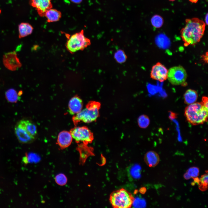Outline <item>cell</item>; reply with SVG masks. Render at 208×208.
Listing matches in <instances>:
<instances>
[{"instance_id":"4dcf8cb0","label":"cell","mask_w":208,"mask_h":208,"mask_svg":"<svg viewBox=\"0 0 208 208\" xmlns=\"http://www.w3.org/2000/svg\"><path fill=\"white\" fill-rule=\"evenodd\" d=\"M208 13H207L205 16V23H206V24L207 25H208Z\"/></svg>"},{"instance_id":"4fadbf2b","label":"cell","mask_w":208,"mask_h":208,"mask_svg":"<svg viewBox=\"0 0 208 208\" xmlns=\"http://www.w3.org/2000/svg\"><path fill=\"white\" fill-rule=\"evenodd\" d=\"M73 138L70 132L63 131L58 134L57 143L62 149L65 148L71 144Z\"/></svg>"},{"instance_id":"44dd1931","label":"cell","mask_w":208,"mask_h":208,"mask_svg":"<svg viewBox=\"0 0 208 208\" xmlns=\"http://www.w3.org/2000/svg\"><path fill=\"white\" fill-rule=\"evenodd\" d=\"M208 173L207 171L205 174L201 176L199 179L198 184L199 189L202 191H205L208 189Z\"/></svg>"},{"instance_id":"ba28073f","label":"cell","mask_w":208,"mask_h":208,"mask_svg":"<svg viewBox=\"0 0 208 208\" xmlns=\"http://www.w3.org/2000/svg\"><path fill=\"white\" fill-rule=\"evenodd\" d=\"M3 62L5 67L11 71L16 70L22 66L16 52L14 51L5 54Z\"/></svg>"},{"instance_id":"52a82bcc","label":"cell","mask_w":208,"mask_h":208,"mask_svg":"<svg viewBox=\"0 0 208 208\" xmlns=\"http://www.w3.org/2000/svg\"><path fill=\"white\" fill-rule=\"evenodd\" d=\"M70 132L72 138L77 143L81 142L87 145L91 143L94 139L93 133L86 126L74 127Z\"/></svg>"},{"instance_id":"d4e9b609","label":"cell","mask_w":208,"mask_h":208,"mask_svg":"<svg viewBox=\"0 0 208 208\" xmlns=\"http://www.w3.org/2000/svg\"><path fill=\"white\" fill-rule=\"evenodd\" d=\"M55 180L57 184L61 186L65 185L67 182L66 177L64 174L61 173L59 174L55 177Z\"/></svg>"},{"instance_id":"7c38bea8","label":"cell","mask_w":208,"mask_h":208,"mask_svg":"<svg viewBox=\"0 0 208 208\" xmlns=\"http://www.w3.org/2000/svg\"><path fill=\"white\" fill-rule=\"evenodd\" d=\"M83 103L81 98L75 95L70 100L68 105L69 112L70 114L75 115L82 109Z\"/></svg>"},{"instance_id":"ac0fdd59","label":"cell","mask_w":208,"mask_h":208,"mask_svg":"<svg viewBox=\"0 0 208 208\" xmlns=\"http://www.w3.org/2000/svg\"><path fill=\"white\" fill-rule=\"evenodd\" d=\"M198 98V94L196 91L189 89L186 91L184 94V102L185 104L190 105L196 102Z\"/></svg>"},{"instance_id":"d6a6232c","label":"cell","mask_w":208,"mask_h":208,"mask_svg":"<svg viewBox=\"0 0 208 208\" xmlns=\"http://www.w3.org/2000/svg\"><path fill=\"white\" fill-rule=\"evenodd\" d=\"M198 0H190V1L192 3H196L197 2Z\"/></svg>"},{"instance_id":"83f0119b","label":"cell","mask_w":208,"mask_h":208,"mask_svg":"<svg viewBox=\"0 0 208 208\" xmlns=\"http://www.w3.org/2000/svg\"><path fill=\"white\" fill-rule=\"evenodd\" d=\"M202 102L207 108H208V97L203 96L202 97Z\"/></svg>"},{"instance_id":"7402d4cb","label":"cell","mask_w":208,"mask_h":208,"mask_svg":"<svg viewBox=\"0 0 208 208\" xmlns=\"http://www.w3.org/2000/svg\"><path fill=\"white\" fill-rule=\"evenodd\" d=\"M151 21L152 26L155 28H160L164 23L163 18L160 15L157 14L153 16Z\"/></svg>"},{"instance_id":"e0dca14e","label":"cell","mask_w":208,"mask_h":208,"mask_svg":"<svg viewBox=\"0 0 208 208\" xmlns=\"http://www.w3.org/2000/svg\"><path fill=\"white\" fill-rule=\"evenodd\" d=\"M44 16L47 18L48 22H55L59 20L61 17L62 13L60 11L51 8L46 12Z\"/></svg>"},{"instance_id":"9c48e42d","label":"cell","mask_w":208,"mask_h":208,"mask_svg":"<svg viewBox=\"0 0 208 208\" xmlns=\"http://www.w3.org/2000/svg\"><path fill=\"white\" fill-rule=\"evenodd\" d=\"M168 70L160 62H158L152 67L150 73L151 78L153 79L162 82L166 80Z\"/></svg>"},{"instance_id":"484cf974","label":"cell","mask_w":208,"mask_h":208,"mask_svg":"<svg viewBox=\"0 0 208 208\" xmlns=\"http://www.w3.org/2000/svg\"><path fill=\"white\" fill-rule=\"evenodd\" d=\"M186 172L189 175L191 178H193L197 177L199 174V168L196 167H192L190 168L187 170Z\"/></svg>"},{"instance_id":"e575fe53","label":"cell","mask_w":208,"mask_h":208,"mask_svg":"<svg viewBox=\"0 0 208 208\" xmlns=\"http://www.w3.org/2000/svg\"><path fill=\"white\" fill-rule=\"evenodd\" d=\"M1 9H0V14H1Z\"/></svg>"},{"instance_id":"9a60e30c","label":"cell","mask_w":208,"mask_h":208,"mask_svg":"<svg viewBox=\"0 0 208 208\" xmlns=\"http://www.w3.org/2000/svg\"><path fill=\"white\" fill-rule=\"evenodd\" d=\"M33 29L32 26L29 23H21L18 26L19 38H21L31 34L33 32Z\"/></svg>"},{"instance_id":"cb8c5ba5","label":"cell","mask_w":208,"mask_h":208,"mask_svg":"<svg viewBox=\"0 0 208 208\" xmlns=\"http://www.w3.org/2000/svg\"><path fill=\"white\" fill-rule=\"evenodd\" d=\"M18 95L16 91L13 89L8 90L5 93L7 99L11 102H14L17 101L18 98Z\"/></svg>"},{"instance_id":"8992f818","label":"cell","mask_w":208,"mask_h":208,"mask_svg":"<svg viewBox=\"0 0 208 208\" xmlns=\"http://www.w3.org/2000/svg\"><path fill=\"white\" fill-rule=\"evenodd\" d=\"M187 77L185 70L181 66H173L168 70L167 79L173 85L185 86Z\"/></svg>"},{"instance_id":"30bf717a","label":"cell","mask_w":208,"mask_h":208,"mask_svg":"<svg viewBox=\"0 0 208 208\" xmlns=\"http://www.w3.org/2000/svg\"><path fill=\"white\" fill-rule=\"evenodd\" d=\"M14 132L19 142L22 144L30 143L35 139L28 133L19 122L15 127Z\"/></svg>"},{"instance_id":"603a6c76","label":"cell","mask_w":208,"mask_h":208,"mask_svg":"<svg viewBox=\"0 0 208 208\" xmlns=\"http://www.w3.org/2000/svg\"><path fill=\"white\" fill-rule=\"evenodd\" d=\"M138 123L140 127L142 128H146L149 125L150 120L148 117L145 115L140 116L138 120Z\"/></svg>"},{"instance_id":"836d02e7","label":"cell","mask_w":208,"mask_h":208,"mask_svg":"<svg viewBox=\"0 0 208 208\" xmlns=\"http://www.w3.org/2000/svg\"><path fill=\"white\" fill-rule=\"evenodd\" d=\"M169 0L170 1H174L175 0Z\"/></svg>"},{"instance_id":"277c9868","label":"cell","mask_w":208,"mask_h":208,"mask_svg":"<svg viewBox=\"0 0 208 208\" xmlns=\"http://www.w3.org/2000/svg\"><path fill=\"white\" fill-rule=\"evenodd\" d=\"M67 40L65 46L68 51L73 54L79 51H83L91 44V41L84 35L83 30L71 36L66 35Z\"/></svg>"},{"instance_id":"4316f807","label":"cell","mask_w":208,"mask_h":208,"mask_svg":"<svg viewBox=\"0 0 208 208\" xmlns=\"http://www.w3.org/2000/svg\"><path fill=\"white\" fill-rule=\"evenodd\" d=\"M202 60H203L206 63H208V52H207L205 54L202 55Z\"/></svg>"},{"instance_id":"8fae6325","label":"cell","mask_w":208,"mask_h":208,"mask_svg":"<svg viewBox=\"0 0 208 208\" xmlns=\"http://www.w3.org/2000/svg\"><path fill=\"white\" fill-rule=\"evenodd\" d=\"M29 3L41 17L44 16L46 12L53 6L51 0H30Z\"/></svg>"},{"instance_id":"6da1fadb","label":"cell","mask_w":208,"mask_h":208,"mask_svg":"<svg viewBox=\"0 0 208 208\" xmlns=\"http://www.w3.org/2000/svg\"><path fill=\"white\" fill-rule=\"evenodd\" d=\"M205 23L197 18L186 19L185 25L180 31L185 47L194 46L199 42L205 31Z\"/></svg>"},{"instance_id":"f546056e","label":"cell","mask_w":208,"mask_h":208,"mask_svg":"<svg viewBox=\"0 0 208 208\" xmlns=\"http://www.w3.org/2000/svg\"><path fill=\"white\" fill-rule=\"evenodd\" d=\"M70 1L73 3L79 4L82 2V0H70Z\"/></svg>"},{"instance_id":"d6986e66","label":"cell","mask_w":208,"mask_h":208,"mask_svg":"<svg viewBox=\"0 0 208 208\" xmlns=\"http://www.w3.org/2000/svg\"><path fill=\"white\" fill-rule=\"evenodd\" d=\"M140 167L137 164H133L128 168V175L130 180H136L140 177Z\"/></svg>"},{"instance_id":"7a4b0ae2","label":"cell","mask_w":208,"mask_h":208,"mask_svg":"<svg viewBox=\"0 0 208 208\" xmlns=\"http://www.w3.org/2000/svg\"><path fill=\"white\" fill-rule=\"evenodd\" d=\"M208 109L202 101L196 102L186 107L184 115L187 120L192 125L202 124L207 121Z\"/></svg>"},{"instance_id":"1f68e13d","label":"cell","mask_w":208,"mask_h":208,"mask_svg":"<svg viewBox=\"0 0 208 208\" xmlns=\"http://www.w3.org/2000/svg\"><path fill=\"white\" fill-rule=\"evenodd\" d=\"M193 179L194 180V182L195 183H198L199 181V179L198 177H196L195 178H193Z\"/></svg>"},{"instance_id":"3957f363","label":"cell","mask_w":208,"mask_h":208,"mask_svg":"<svg viewBox=\"0 0 208 208\" xmlns=\"http://www.w3.org/2000/svg\"><path fill=\"white\" fill-rule=\"evenodd\" d=\"M101 104L98 102L91 101L86 105L85 108L72 118L73 121L75 125L82 122L85 123L91 122L96 120L99 116V110Z\"/></svg>"},{"instance_id":"f1b7e54d","label":"cell","mask_w":208,"mask_h":208,"mask_svg":"<svg viewBox=\"0 0 208 208\" xmlns=\"http://www.w3.org/2000/svg\"><path fill=\"white\" fill-rule=\"evenodd\" d=\"M183 177L184 179L186 180H188L191 179L190 177L186 172L183 175Z\"/></svg>"},{"instance_id":"5b68a950","label":"cell","mask_w":208,"mask_h":208,"mask_svg":"<svg viewBox=\"0 0 208 208\" xmlns=\"http://www.w3.org/2000/svg\"><path fill=\"white\" fill-rule=\"evenodd\" d=\"M109 200L114 208H129L132 205L134 198L130 192L121 188L112 193Z\"/></svg>"},{"instance_id":"5bb4252c","label":"cell","mask_w":208,"mask_h":208,"mask_svg":"<svg viewBox=\"0 0 208 208\" xmlns=\"http://www.w3.org/2000/svg\"><path fill=\"white\" fill-rule=\"evenodd\" d=\"M144 159L146 164L149 167H153L159 164L160 158L159 155L154 151H149L145 154Z\"/></svg>"},{"instance_id":"ffe728a7","label":"cell","mask_w":208,"mask_h":208,"mask_svg":"<svg viewBox=\"0 0 208 208\" xmlns=\"http://www.w3.org/2000/svg\"><path fill=\"white\" fill-rule=\"evenodd\" d=\"M114 58L117 63L122 64L126 61L127 57L123 50L119 49L115 53Z\"/></svg>"},{"instance_id":"2e32d148","label":"cell","mask_w":208,"mask_h":208,"mask_svg":"<svg viewBox=\"0 0 208 208\" xmlns=\"http://www.w3.org/2000/svg\"><path fill=\"white\" fill-rule=\"evenodd\" d=\"M28 133L35 138L37 134L36 126L35 124L28 120L23 119L19 121Z\"/></svg>"}]
</instances>
